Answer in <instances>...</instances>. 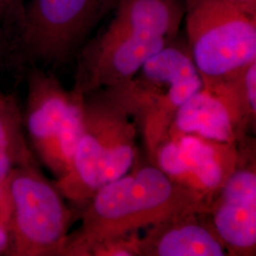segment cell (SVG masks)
Wrapping results in <instances>:
<instances>
[{
	"label": "cell",
	"mask_w": 256,
	"mask_h": 256,
	"mask_svg": "<svg viewBox=\"0 0 256 256\" xmlns=\"http://www.w3.org/2000/svg\"><path fill=\"white\" fill-rule=\"evenodd\" d=\"M81 225L68 234L63 256H93L111 241L185 212H206L196 194L170 180L156 165L135 167L102 186L86 202Z\"/></svg>",
	"instance_id": "6da1fadb"
},
{
	"label": "cell",
	"mask_w": 256,
	"mask_h": 256,
	"mask_svg": "<svg viewBox=\"0 0 256 256\" xmlns=\"http://www.w3.org/2000/svg\"><path fill=\"white\" fill-rule=\"evenodd\" d=\"M108 26L77 52L74 90L82 94L132 78L178 37L183 0H119Z\"/></svg>",
	"instance_id": "7a4b0ae2"
},
{
	"label": "cell",
	"mask_w": 256,
	"mask_h": 256,
	"mask_svg": "<svg viewBox=\"0 0 256 256\" xmlns=\"http://www.w3.org/2000/svg\"><path fill=\"white\" fill-rule=\"evenodd\" d=\"M176 38L148 59L132 78L101 88L140 130L149 160L168 137L176 111L203 86L188 44Z\"/></svg>",
	"instance_id": "3957f363"
},
{
	"label": "cell",
	"mask_w": 256,
	"mask_h": 256,
	"mask_svg": "<svg viewBox=\"0 0 256 256\" xmlns=\"http://www.w3.org/2000/svg\"><path fill=\"white\" fill-rule=\"evenodd\" d=\"M138 128L102 90L86 94L82 137L70 171L55 186L64 198L86 204L102 186L134 166Z\"/></svg>",
	"instance_id": "277c9868"
},
{
	"label": "cell",
	"mask_w": 256,
	"mask_h": 256,
	"mask_svg": "<svg viewBox=\"0 0 256 256\" xmlns=\"http://www.w3.org/2000/svg\"><path fill=\"white\" fill-rule=\"evenodd\" d=\"M187 44L202 81L256 60V12L227 0H183Z\"/></svg>",
	"instance_id": "5b68a950"
},
{
	"label": "cell",
	"mask_w": 256,
	"mask_h": 256,
	"mask_svg": "<svg viewBox=\"0 0 256 256\" xmlns=\"http://www.w3.org/2000/svg\"><path fill=\"white\" fill-rule=\"evenodd\" d=\"M12 203V256H63L74 212L37 164L9 174Z\"/></svg>",
	"instance_id": "8992f818"
},
{
	"label": "cell",
	"mask_w": 256,
	"mask_h": 256,
	"mask_svg": "<svg viewBox=\"0 0 256 256\" xmlns=\"http://www.w3.org/2000/svg\"><path fill=\"white\" fill-rule=\"evenodd\" d=\"M118 1L32 0L18 34L25 54L44 64L66 63Z\"/></svg>",
	"instance_id": "52a82bcc"
},
{
	"label": "cell",
	"mask_w": 256,
	"mask_h": 256,
	"mask_svg": "<svg viewBox=\"0 0 256 256\" xmlns=\"http://www.w3.org/2000/svg\"><path fill=\"white\" fill-rule=\"evenodd\" d=\"M239 144L196 135L168 137L150 162L174 182L200 196L208 207L238 164Z\"/></svg>",
	"instance_id": "ba28073f"
},
{
	"label": "cell",
	"mask_w": 256,
	"mask_h": 256,
	"mask_svg": "<svg viewBox=\"0 0 256 256\" xmlns=\"http://www.w3.org/2000/svg\"><path fill=\"white\" fill-rule=\"evenodd\" d=\"M205 212L228 256H256V152L254 138H248L239 144L238 164Z\"/></svg>",
	"instance_id": "9c48e42d"
},
{
	"label": "cell",
	"mask_w": 256,
	"mask_h": 256,
	"mask_svg": "<svg viewBox=\"0 0 256 256\" xmlns=\"http://www.w3.org/2000/svg\"><path fill=\"white\" fill-rule=\"evenodd\" d=\"M256 129L248 117L232 74L204 81L176 111L168 137L196 135L221 142L239 144ZM167 137V138H168Z\"/></svg>",
	"instance_id": "30bf717a"
},
{
	"label": "cell",
	"mask_w": 256,
	"mask_h": 256,
	"mask_svg": "<svg viewBox=\"0 0 256 256\" xmlns=\"http://www.w3.org/2000/svg\"><path fill=\"white\" fill-rule=\"evenodd\" d=\"M70 96L54 75L37 68L28 74L25 128L39 158L56 178L57 144Z\"/></svg>",
	"instance_id": "8fae6325"
},
{
	"label": "cell",
	"mask_w": 256,
	"mask_h": 256,
	"mask_svg": "<svg viewBox=\"0 0 256 256\" xmlns=\"http://www.w3.org/2000/svg\"><path fill=\"white\" fill-rule=\"evenodd\" d=\"M138 256H225L227 250L205 212H185L147 228Z\"/></svg>",
	"instance_id": "7c38bea8"
},
{
	"label": "cell",
	"mask_w": 256,
	"mask_h": 256,
	"mask_svg": "<svg viewBox=\"0 0 256 256\" xmlns=\"http://www.w3.org/2000/svg\"><path fill=\"white\" fill-rule=\"evenodd\" d=\"M24 124L16 100L0 92V154L8 156L16 166L37 164L28 144Z\"/></svg>",
	"instance_id": "4fadbf2b"
},
{
	"label": "cell",
	"mask_w": 256,
	"mask_h": 256,
	"mask_svg": "<svg viewBox=\"0 0 256 256\" xmlns=\"http://www.w3.org/2000/svg\"><path fill=\"white\" fill-rule=\"evenodd\" d=\"M84 94L74 88L70 90V102L57 144V178L64 176L70 171L78 144L82 137L84 119Z\"/></svg>",
	"instance_id": "5bb4252c"
},
{
	"label": "cell",
	"mask_w": 256,
	"mask_h": 256,
	"mask_svg": "<svg viewBox=\"0 0 256 256\" xmlns=\"http://www.w3.org/2000/svg\"><path fill=\"white\" fill-rule=\"evenodd\" d=\"M12 252V203L9 188V174L0 180V256Z\"/></svg>",
	"instance_id": "9a60e30c"
},
{
	"label": "cell",
	"mask_w": 256,
	"mask_h": 256,
	"mask_svg": "<svg viewBox=\"0 0 256 256\" xmlns=\"http://www.w3.org/2000/svg\"><path fill=\"white\" fill-rule=\"evenodd\" d=\"M0 12L7 24H10L16 28L19 34L23 26L26 4L25 0H0Z\"/></svg>",
	"instance_id": "2e32d148"
},
{
	"label": "cell",
	"mask_w": 256,
	"mask_h": 256,
	"mask_svg": "<svg viewBox=\"0 0 256 256\" xmlns=\"http://www.w3.org/2000/svg\"><path fill=\"white\" fill-rule=\"evenodd\" d=\"M14 167L16 166L8 156L0 154V180L7 176Z\"/></svg>",
	"instance_id": "e0dca14e"
},
{
	"label": "cell",
	"mask_w": 256,
	"mask_h": 256,
	"mask_svg": "<svg viewBox=\"0 0 256 256\" xmlns=\"http://www.w3.org/2000/svg\"><path fill=\"white\" fill-rule=\"evenodd\" d=\"M250 12H256V0H227Z\"/></svg>",
	"instance_id": "ac0fdd59"
},
{
	"label": "cell",
	"mask_w": 256,
	"mask_h": 256,
	"mask_svg": "<svg viewBox=\"0 0 256 256\" xmlns=\"http://www.w3.org/2000/svg\"><path fill=\"white\" fill-rule=\"evenodd\" d=\"M5 25H6V22L4 20L2 14L0 12V52H1L3 42H4V30H4Z\"/></svg>",
	"instance_id": "d6986e66"
}]
</instances>
